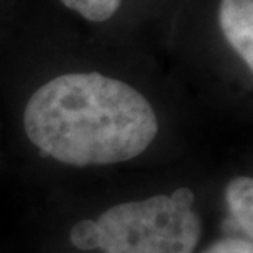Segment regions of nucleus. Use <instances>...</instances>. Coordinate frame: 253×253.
Listing matches in <instances>:
<instances>
[{
	"instance_id": "6",
	"label": "nucleus",
	"mask_w": 253,
	"mask_h": 253,
	"mask_svg": "<svg viewBox=\"0 0 253 253\" xmlns=\"http://www.w3.org/2000/svg\"><path fill=\"white\" fill-rule=\"evenodd\" d=\"M202 253H253V244L249 239H224Z\"/></svg>"
},
{
	"instance_id": "1",
	"label": "nucleus",
	"mask_w": 253,
	"mask_h": 253,
	"mask_svg": "<svg viewBox=\"0 0 253 253\" xmlns=\"http://www.w3.org/2000/svg\"><path fill=\"white\" fill-rule=\"evenodd\" d=\"M23 125L33 145L79 168L136 158L158 133L155 110L145 95L99 73L48 81L30 97Z\"/></svg>"
},
{
	"instance_id": "4",
	"label": "nucleus",
	"mask_w": 253,
	"mask_h": 253,
	"mask_svg": "<svg viewBox=\"0 0 253 253\" xmlns=\"http://www.w3.org/2000/svg\"><path fill=\"white\" fill-rule=\"evenodd\" d=\"M230 215L242 227L249 240L253 235V179L249 176H237L225 191Z\"/></svg>"
},
{
	"instance_id": "5",
	"label": "nucleus",
	"mask_w": 253,
	"mask_h": 253,
	"mask_svg": "<svg viewBox=\"0 0 253 253\" xmlns=\"http://www.w3.org/2000/svg\"><path fill=\"white\" fill-rule=\"evenodd\" d=\"M61 2L89 22H105L114 17L122 0H61Z\"/></svg>"
},
{
	"instance_id": "3",
	"label": "nucleus",
	"mask_w": 253,
	"mask_h": 253,
	"mask_svg": "<svg viewBox=\"0 0 253 253\" xmlns=\"http://www.w3.org/2000/svg\"><path fill=\"white\" fill-rule=\"evenodd\" d=\"M219 25L229 44L253 69V0H220Z\"/></svg>"
},
{
	"instance_id": "2",
	"label": "nucleus",
	"mask_w": 253,
	"mask_h": 253,
	"mask_svg": "<svg viewBox=\"0 0 253 253\" xmlns=\"http://www.w3.org/2000/svg\"><path fill=\"white\" fill-rule=\"evenodd\" d=\"M192 204L194 194L186 188L173 196L122 202L97 220L78 222L71 242L81 250L104 253H194L202 224Z\"/></svg>"
}]
</instances>
